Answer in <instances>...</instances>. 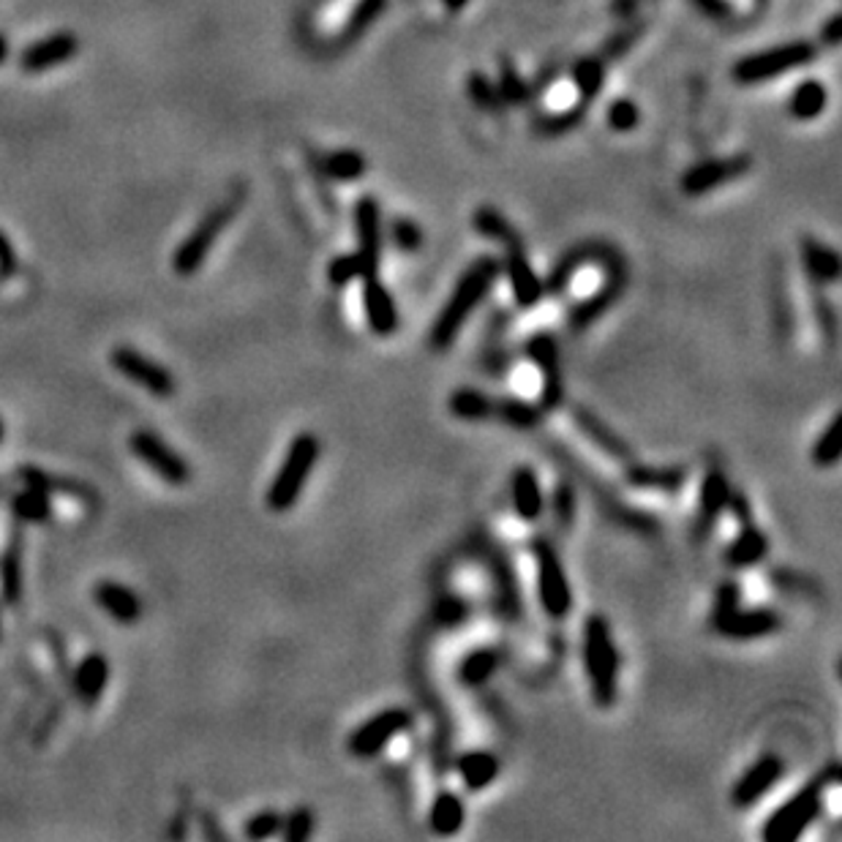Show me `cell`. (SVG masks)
<instances>
[{
  "instance_id": "cell-1",
  "label": "cell",
  "mask_w": 842,
  "mask_h": 842,
  "mask_svg": "<svg viewBox=\"0 0 842 842\" xmlns=\"http://www.w3.org/2000/svg\"><path fill=\"white\" fill-rule=\"evenodd\" d=\"M500 273L502 265L494 256H480V260H474L472 265L461 273V278L452 286L448 303H445L442 311L434 319L431 330H428V347H431L434 352H448L452 343H456V338L463 330V325H467V319L472 317L480 308V303L489 297L491 286L496 284Z\"/></svg>"
},
{
  "instance_id": "cell-2",
  "label": "cell",
  "mask_w": 842,
  "mask_h": 842,
  "mask_svg": "<svg viewBox=\"0 0 842 842\" xmlns=\"http://www.w3.org/2000/svg\"><path fill=\"white\" fill-rule=\"evenodd\" d=\"M840 766L832 764L827 772L807 783L805 788L796 790L790 799L783 801L769 818H766L764 829H761V840L766 842H794L799 840L812 823L818 821L823 810V794L829 786H838Z\"/></svg>"
},
{
  "instance_id": "cell-3",
  "label": "cell",
  "mask_w": 842,
  "mask_h": 842,
  "mask_svg": "<svg viewBox=\"0 0 842 842\" xmlns=\"http://www.w3.org/2000/svg\"><path fill=\"white\" fill-rule=\"evenodd\" d=\"M583 666H587L592 698L600 709L614 707L619 692V652L611 622L592 614L583 624Z\"/></svg>"
},
{
  "instance_id": "cell-4",
  "label": "cell",
  "mask_w": 842,
  "mask_h": 842,
  "mask_svg": "<svg viewBox=\"0 0 842 842\" xmlns=\"http://www.w3.org/2000/svg\"><path fill=\"white\" fill-rule=\"evenodd\" d=\"M319 456H322V445H319V439L311 431H303L292 439L276 478L267 485L265 505L271 513H286V510H292L300 502Z\"/></svg>"
},
{
  "instance_id": "cell-5",
  "label": "cell",
  "mask_w": 842,
  "mask_h": 842,
  "mask_svg": "<svg viewBox=\"0 0 842 842\" xmlns=\"http://www.w3.org/2000/svg\"><path fill=\"white\" fill-rule=\"evenodd\" d=\"M243 203H245V188L234 186L227 199H221L214 210L205 214V219L194 227V232L188 234L181 245H177L175 256H172V267H175L177 276L188 278L205 265L210 249H214L216 240L221 238V232H225L229 221L240 214Z\"/></svg>"
},
{
  "instance_id": "cell-6",
  "label": "cell",
  "mask_w": 842,
  "mask_h": 842,
  "mask_svg": "<svg viewBox=\"0 0 842 842\" xmlns=\"http://www.w3.org/2000/svg\"><path fill=\"white\" fill-rule=\"evenodd\" d=\"M532 557L537 565V594H540V609L546 616L565 619L572 609V589L570 578H567L565 565L551 540H535L532 543Z\"/></svg>"
},
{
  "instance_id": "cell-7",
  "label": "cell",
  "mask_w": 842,
  "mask_h": 842,
  "mask_svg": "<svg viewBox=\"0 0 842 842\" xmlns=\"http://www.w3.org/2000/svg\"><path fill=\"white\" fill-rule=\"evenodd\" d=\"M816 57V44L810 42H788L780 47L764 50V53H755L742 57V61L733 66V77L742 85H758L766 79L777 77V74L794 72V68L807 66Z\"/></svg>"
},
{
  "instance_id": "cell-8",
  "label": "cell",
  "mask_w": 842,
  "mask_h": 842,
  "mask_svg": "<svg viewBox=\"0 0 842 842\" xmlns=\"http://www.w3.org/2000/svg\"><path fill=\"white\" fill-rule=\"evenodd\" d=\"M129 450L134 452L136 461L145 463L147 469H153L158 480H164L167 485H188L194 478V469L186 458L181 456L167 439H162L158 434L147 431V428H140L129 437Z\"/></svg>"
},
{
  "instance_id": "cell-9",
  "label": "cell",
  "mask_w": 842,
  "mask_h": 842,
  "mask_svg": "<svg viewBox=\"0 0 842 842\" xmlns=\"http://www.w3.org/2000/svg\"><path fill=\"white\" fill-rule=\"evenodd\" d=\"M110 363L120 376L134 382L136 387L151 393L153 398H172L177 393L175 374L164 363L153 360L151 354L140 352V349L125 347V343L123 347H114L110 352Z\"/></svg>"
},
{
  "instance_id": "cell-10",
  "label": "cell",
  "mask_w": 842,
  "mask_h": 842,
  "mask_svg": "<svg viewBox=\"0 0 842 842\" xmlns=\"http://www.w3.org/2000/svg\"><path fill=\"white\" fill-rule=\"evenodd\" d=\"M526 358L543 374L540 409L554 412L565 404V380H561V352L559 341L548 330H537L526 341Z\"/></svg>"
},
{
  "instance_id": "cell-11",
  "label": "cell",
  "mask_w": 842,
  "mask_h": 842,
  "mask_svg": "<svg viewBox=\"0 0 842 842\" xmlns=\"http://www.w3.org/2000/svg\"><path fill=\"white\" fill-rule=\"evenodd\" d=\"M412 723H415V720H412V712H406V709L393 707L385 709V712H376L374 718H369L352 731L347 750L354 758H374V755H380L395 736L409 731Z\"/></svg>"
},
{
  "instance_id": "cell-12",
  "label": "cell",
  "mask_w": 842,
  "mask_h": 842,
  "mask_svg": "<svg viewBox=\"0 0 842 842\" xmlns=\"http://www.w3.org/2000/svg\"><path fill=\"white\" fill-rule=\"evenodd\" d=\"M714 633L733 641H755L775 635L783 627V616L772 609H742V603L733 609L714 611L712 614Z\"/></svg>"
},
{
  "instance_id": "cell-13",
  "label": "cell",
  "mask_w": 842,
  "mask_h": 842,
  "mask_svg": "<svg viewBox=\"0 0 842 842\" xmlns=\"http://www.w3.org/2000/svg\"><path fill=\"white\" fill-rule=\"evenodd\" d=\"M354 234H358L360 265H363V278H371L380 273L382 262V219L380 203L374 197H363L354 205Z\"/></svg>"
},
{
  "instance_id": "cell-14",
  "label": "cell",
  "mask_w": 842,
  "mask_h": 842,
  "mask_svg": "<svg viewBox=\"0 0 842 842\" xmlns=\"http://www.w3.org/2000/svg\"><path fill=\"white\" fill-rule=\"evenodd\" d=\"M783 775H786V761L777 755H764L753 766H747V772L731 788V805L736 810H750L783 780Z\"/></svg>"
},
{
  "instance_id": "cell-15",
  "label": "cell",
  "mask_w": 842,
  "mask_h": 842,
  "mask_svg": "<svg viewBox=\"0 0 842 842\" xmlns=\"http://www.w3.org/2000/svg\"><path fill=\"white\" fill-rule=\"evenodd\" d=\"M583 265H603L605 273L624 271L622 256L614 254L611 249H605V245H592V243L578 245V249H572L570 254H565L557 262V267L551 271V276H548L546 284H543L546 286V292H551V295H557V292H565L567 284H570L572 276H576V273L581 271Z\"/></svg>"
},
{
  "instance_id": "cell-16",
  "label": "cell",
  "mask_w": 842,
  "mask_h": 842,
  "mask_svg": "<svg viewBox=\"0 0 842 842\" xmlns=\"http://www.w3.org/2000/svg\"><path fill=\"white\" fill-rule=\"evenodd\" d=\"M750 167H753L750 156H729L714 158V162H703L690 172H685V177H681V192H685L687 197H703V194H709L712 188L747 175Z\"/></svg>"
},
{
  "instance_id": "cell-17",
  "label": "cell",
  "mask_w": 842,
  "mask_h": 842,
  "mask_svg": "<svg viewBox=\"0 0 842 842\" xmlns=\"http://www.w3.org/2000/svg\"><path fill=\"white\" fill-rule=\"evenodd\" d=\"M731 494H733V485L723 469H709V472L703 474L701 491H698V518H696V526H692L696 540H703V537L712 532V526L718 524L720 515H723L725 507H729Z\"/></svg>"
},
{
  "instance_id": "cell-18",
  "label": "cell",
  "mask_w": 842,
  "mask_h": 842,
  "mask_svg": "<svg viewBox=\"0 0 842 842\" xmlns=\"http://www.w3.org/2000/svg\"><path fill=\"white\" fill-rule=\"evenodd\" d=\"M505 276L510 281V289L515 295V306L529 311V308L540 306L543 295H546V286L537 278L535 267L529 265V256H526L524 243L507 245L505 249V265H502Z\"/></svg>"
},
{
  "instance_id": "cell-19",
  "label": "cell",
  "mask_w": 842,
  "mask_h": 842,
  "mask_svg": "<svg viewBox=\"0 0 842 842\" xmlns=\"http://www.w3.org/2000/svg\"><path fill=\"white\" fill-rule=\"evenodd\" d=\"M22 559H25V537H22V524L14 521L3 554H0V600L9 609H17L22 603V592H25V561Z\"/></svg>"
},
{
  "instance_id": "cell-20",
  "label": "cell",
  "mask_w": 842,
  "mask_h": 842,
  "mask_svg": "<svg viewBox=\"0 0 842 842\" xmlns=\"http://www.w3.org/2000/svg\"><path fill=\"white\" fill-rule=\"evenodd\" d=\"M363 308H365V322H369L371 333L387 338L398 330V306L393 300V292L382 284L380 278L371 276L363 278Z\"/></svg>"
},
{
  "instance_id": "cell-21",
  "label": "cell",
  "mask_w": 842,
  "mask_h": 842,
  "mask_svg": "<svg viewBox=\"0 0 842 842\" xmlns=\"http://www.w3.org/2000/svg\"><path fill=\"white\" fill-rule=\"evenodd\" d=\"M510 505L524 524H537L546 510V494H543L540 478L532 467H518L510 474Z\"/></svg>"
},
{
  "instance_id": "cell-22",
  "label": "cell",
  "mask_w": 842,
  "mask_h": 842,
  "mask_svg": "<svg viewBox=\"0 0 842 842\" xmlns=\"http://www.w3.org/2000/svg\"><path fill=\"white\" fill-rule=\"evenodd\" d=\"M94 603L105 611L107 616L114 619L123 627H131L142 619V600L140 594L134 592L125 583L112 581V578H105L94 587Z\"/></svg>"
},
{
  "instance_id": "cell-23",
  "label": "cell",
  "mask_w": 842,
  "mask_h": 842,
  "mask_svg": "<svg viewBox=\"0 0 842 842\" xmlns=\"http://www.w3.org/2000/svg\"><path fill=\"white\" fill-rule=\"evenodd\" d=\"M77 50H79V42H77V36H74V33H68V31L53 33V36L31 44V47L22 53L20 66H22V72H28V74L47 72V68H55V66H61V63L72 61V57L77 55Z\"/></svg>"
},
{
  "instance_id": "cell-24",
  "label": "cell",
  "mask_w": 842,
  "mask_h": 842,
  "mask_svg": "<svg viewBox=\"0 0 842 842\" xmlns=\"http://www.w3.org/2000/svg\"><path fill=\"white\" fill-rule=\"evenodd\" d=\"M605 284L594 292L589 300L578 303L576 308L570 311V328L572 330H587L594 319L603 317L611 306L616 303V297L622 295V289L627 286V271H611L605 273Z\"/></svg>"
},
{
  "instance_id": "cell-25",
  "label": "cell",
  "mask_w": 842,
  "mask_h": 842,
  "mask_svg": "<svg viewBox=\"0 0 842 842\" xmlns=\"http://www.w3.org/2000/svg\"><path fill=\"white\" fill-rule=\"evenodd\" d=\"M572 420H576L578 431H581L583 437L594 445V448L603 450L605 456L614 458V461L619 463L633 461V450H630V445L624 442L616 431H611V428L605 426L594 412L583 409V406H576V409H572Z\"/></svg>"
},
{
  "instance_id": "cell-26",
  "label": "cell",
  "mask_w": 842,
  "mask_h": 842,
  "mask_svg": "<svg viewBox=\"0 0 842 842\" xmlns=\"http://www.w3.org/2000/svg\"><path fill=\"white\" fill-rule=\"evenodd\" d=\"M107 685H110V660H107L101 652H90L74 668V696L85 703V707H94L101 701Z\"/></svg>"
},
{
  "instance_id": "cell-27",
  "label": "cell",
  "mask_w": 842,
  "mask_h": 842,
  "mask_svg": "<svg viewBox=\"0 0 842 842\" xmlns=\"http://www.w3.org/2000/svg\"><path fill=\"white\" fill-rule=\"evenodd\" d=\"M766 554H769V537L761 526H755V521H750V524H742L739 535L725 546L723 557L733 570H744V567L764 561Z\"/></svg>"
},
{
  "instance_id": "cell-28",
  "label": "cell",
  "mask_w": 842,
  "mask_h": 842,
  "mask_svg": "<svg viewBox=\"0 0 842 842\" xmlns=\"http://www.w3.org/2000/svg\"><path fill=\"white\" fill-rule=\"evenodd\" d=\"M458 777L467 790H483L500 777V758L489 750H469L456 761Z\"/></svg>"
},
{
  "instance_id": "cell-29",
  "label": "cell",
  "mask_w": 842,
  "mask_h": 842,
  "mask_svg": "<svg viewBox=\"0 0 842 842\" xmlns=\"http://www.w3.org/2000/svg\"><path fill=\"white\" fill-rule=\"evenodd\" d=\"M801 256H805L807 276L816 281V284L827 286L840 278V256L832 245L821 243L816 238H805L801 240Z\"/></svg>"
},
{
  "instance_id": "cell-30",
  "label": "cell",
  "mask_w": 842,
  "mask_h": 842,
  "mask_svg": "<svg viewBox=\"0 0 842 842\" xmlns=\"http://www.w3.org/2000/svg\"><path fill=\"white\" fill-rule=\"evenodd\" d=\"M463 821H467V810H463L461 796L452 794V790L437 794V799L431 801V812H428V829L437 838H452V834L461 832Z\"/></svg>"
},
{
  "instance_id": "cell-31",
  "label": "cell",
  "mask_w": 842,
  "mask_h": 842,
  "mask_svg": "<svg viewBox=\"0 0 842 842\" xmlns=\"http://www.w3.org/2000/svg\"><path fill=\"white\" fill-rule=\"evenodd\" d=\"M9 507L17 524H50L55 518L53 496L42 489H33V485L11 496Z\"/></svg>"
},
{
  "instance_id": "cell-32",
  "label": "cell",
  "mask_w": 842,
  "mask_h": 842,
  "mask_svg": "<svg viewBox=\"0 0 842 842\" xmlns=\"http://www.w3.org/2000/svg\"><path fill=\"white\" fill-rule=\"evenodd\" d=\"M20 478L25 480L28 485H33V489L47 491L50 496L63 494V496H72V500H79V502H96V491L90 489V485L77 483V480L53 478V474H47L44 469H39V467H22Z\"/></svg>"
},
{
  "instance_id": "cell-33",
  "label": "cell",
  "mask_w": 842,
  "mask_h": 842,
  "mask_svg": "<svg viewBox=\"0 0 842 842\" xmlns=\"http://www.w3.org/2000/svg\"><path fill=\"white\" fill-rule=\"evenodd\" d=\"M687 472L681 467H627V483L633 489H655L676 494L685 485Z\"/></svg>"
},
{
  "instance_id": "cell-34",
  "label": "cell",
  "mask_w": 842,
  "mask_h": 842,
  "mask_svg": "<svg viewBox=\"0 0 842 842\" xmlns=\"http://www.w3.org/2000/svg\"><path fill=\"white\" fill-rule=\"evenodd\" d=\"M448 409L452 417L467 423H483L494 417V398L483 391H472V387H461L448 398Z\"/></svg>"
},
{
  "instance_id": "cell-35",
  "label": "cell",
  "mask_w": 842,
  "mask_h": 842,
  "mask_svg": "<svg viewBox=\"0 0 842 842\" xmlns=\"http://www.w3.org/2000/svg\"><path fill=\"white\" fill-rule=\"evenodd\" d=\"M494 417L518 428V431H532V428L540 426L543 409L540 404H529V401L507 395V398H494Z\"/></svg>"
},
{
  "instance_id": "cell-36",
  "label": "cell",
  "mask_w": 842,
  "mask_h": 842,
  "mask_svg": "<svg viewBox=\"0 0 842 842\" xmlns=\"http://www.w3.org/2000/svg\"><path fill=\"white\" fill-rule=\"evenodd\" d=\"M827 99H829L827 88H823L818 79H807V83L796 85L794 88V94H790V101H788V110L794 118L812 120L827 110Z\"/></svg>"
},
{
  "instance_id": "cell-37",
  "label": "cell",
  "mask_w": 842,
  "mask_h": 842,
  "mask_svg": "<svg viewBox=\"0 0 842 842\" xmlns=\"http://www.w3.org/2000/svg\"><path fill=\"white\" fill-rule=\"evenodd\" d=\"M496 668H500V655L496 649L483 646V649H474L463 657L458 666V679L467 687H483L496 674Z\"/></svg>"
},
{
  "instance_id": "cell-38",
  "label": "cell",
  "mask_w": 842,
  "mask_h": 842,
  "mask_svg": "<svg viewBox=\"0 0 842 842\" xmlns=\"http://www.w3.org/2000/svg\"><path fill=\"white\" fill-rule=\"evenodd\" d=\"M842 415L840 412H834L832 420L827 423V428H823L821 434H818V439L812 442V450H810V458L816 467L821 469H832L838 467L840 456H842Z\"/></svg>"
},
{
  "instance_id": "cell-39",
  "label": "cell",
  "mask_w": 842,
  "mask_h": 842,
  "mask_svg": "<svg viewBox=\"0 0 842 842\" xmlns=\"http://www.w3.org/2000/svg\"><path fill=\"white\" fill-rule=\"evenodd\" d=\"M472 221H474V229H478L485 240H494V243H500L502 249L524 243L521 234L513 229V225H510V221L496 208H480Z\"/></svg>"
},
{
  "instance_id": "cell-40",
  "label": "cell",
  "mask_w": 842,
  "mask_h": 842,
  "mask_svg": "<svg viewBox=\"0 0 842 842\" xmlns=\"http://www.w3.org/2000/svg\"><path fill=\"white\" fill-rule=\"evenodd\" d=\"M319 172L330 181H358L365 172V158L354 151H338L319 158Z\"/></svg>"
},
{
  "instance_id": "cell-41",
  "label": "cell",
  "mask_w": 842,
  "mask_h": 842,
  "mask_svg": "<svg viewBox=\"0 0 842 842\" xmlns=\"http://www.w3.org/2000/svg\"><path fill=\"white\" fill-rule=\"evenodd\" d=\"M572 79H576V88L578 94H581V99L592 101L594 96L603 90L605 61L603 57H583L576 66V72H572Z\"/></svg>"
},
{
  "instance_id": "cell-42",
  "label": "cell",
  "mask_w": 842,
  "mask_h": 842,
  "mask_svg": "<svg viewBox=\"0 0 842 842\" xmlns=\"http://www.w3.org/2000/svg\"><path fill=\"white\" fill-rule=\"evenodd\" d=\"M576 510H578L576 489H572L567 480H561V483L554 485L551 491V515L554 521H557V526H561V529H570L572 521H576Z\"/></svg>"
},
{
  "instance_id": "cell-43",
  "label": "cell",
  "mask_w": 842,
  "mask_h": 842,
  "mask_svg": "<svg viewBox=\"0 0 842 842\" xmlns=\"http://www.w3.org/2000/svg\"><path fill=\"white\" fill-rule=\"evenodd\" d=\"M281 823H284V812L278 810H262V812H254V816L245 821L243 827V838L245 840H254V842H262V840H273L281 834Z\"/></svg>"
},
{
  "instance_id": "cell-44",
  "label": "cell",
  "mask_w": 842,
  "mask_h": 842,
  "mask_svg": "<svg viewBox=\"0 0 842 842\" xmlns=\"http://www.w3.org/2000/svg\"><path fill=\"white\" fill-rule=\"evenodd\" d=\"M496 90H500V99L510 107L524 105L526 96H529V88H526V83L521 79V74L515 72V66L507 61V57H502L500 61V88Z\"/></svg>"
},
{
  "instance_id": "cell-45",
  "label": "cell",
  "mask_w": 842,
  "mask_h": 842,
  "mask_svg": "<svg viewBox=\"0 0 842 842\" xmlns=\"http://www.w3.org/2000/svg\"><path fill=\"white\" fill-rule=\"evenodd\" d=\"M314 834V812L308 807H295L281 823V838L286 842H306Z\"/></svg>"
},
{
  "instance_id": "cell-46",
  "label": "cell",
  "mask_w": 842,
  "mask_h": 842,
  "mask_svg": "<svg viewBox=\"0 0 842 842\" xmlns=\"http://www.w3.org/2000/svg\"><path fill=\"white\" fill-rule=\"evenodd\" d=\"M467 90H469V96H472L474 105H478L483 112L500 110V90H496L494 83H491V79H485L483 74H478V72L469 74Z\"/></svg>"
},
{
  "instance_id": "cell-47",
  "label": "cell",
  "mask_w": 842,
  "mask_h": 842,
  "mask_svg": "<svg viewBox=\"0 0 842 842\" xmlns=\"http://www.w3.org/2000/svg\"><path fill=\"white\" fill-rule=\"evenodd\" d=\"M328 278L333 286H347L352 281H363V265L358 254H341L328 265Z\"/></svg>"
},
{
  "instance_id": "cell-48",
  "label": "cell",
  "mask_w": 842,
  "mask_h": 842,
  "mask_svg": "<svg viewBox=\"0 0 842 842\" xmlns=\"http://www.w3.org/2000/svg\"><path fill=\"white\" fill-rule=\"evenodd\" d=\"M391 238L404 254H415L423 245V229L412 219H395L391 225Z\"/></svg>"
},
{
  "instance_id": "cell-49",
  "label": "cell",
  "mask_w": 842,
  "mask_h": 842,
  "mask_svg": "<svg viewBox=\"0 0 842 842\" xmlns=\"http://www.w3.org/2000/svg\"><path fill=\"white\" fill-rule=\"evenodd\" d=\"M638 120H641L638 107H635L630 99H616L614 105L609 107V125L614 131H619V134L633 131L635 125H638Z\"/></svg>"
},
{
  "instance_id": "cell-50",
  "label": "cell",
  "mask_w": 842,
  "mask_h": 842,
  "mask_svg": "<svg viewBox=\"0 0 842 842\" xmlns=\"http://www.w3.org/2000/svg\"><path fill=\"white\" fill-rule=\"evenodd\" d=\"M812 303H816L818 328L823 330V336L829 338V343H834V338H838V314H834V308L829 306V300L823 295L812 297Z\"/></svg>"
},
{
  "instance_id": "cell-51",
  "label": "cell",
  "mask_w": 842,
  "mask_h": 842,
  "mask_svg": "<svg viewBox=\"0 0 842 842\" xmlns=\"http://www.w3.org/2000/svg\"><path fill=\"white\" fill-rule=\"evenodd\" d=\"M742 603V587L736 581H725L720 583L718 592H714V611L723 609H733V605Z\"/></svg>"
},
{
  "instance_id": "cell-52",
  "label": "cell",
  "mask_w": 842,
  "mask_h": 842,
  "mask_svg": "<svg viewBox=\"0 0 842 842\" xmlns=\"http://www.w3.org/2000/svg\"><path fill=\"white\" fill-rule=\"evenodd\" d=\"M725 513H731L733 518L739 521V526L750 524V521H753V505H750L747 496H744L742 491H736V489H733V494H731V500H729V507H725Z\"/></svg>"
},
{
  "instance_id": "cell-53",
  "label": "cell",
  "mask_w": 842,
  "mask_h": 842,
  "mask_svg": "<svg viewBox=\"0 0 842 842\" xmlns=\"http://www.w3.org/2000/svg\"><path fill=\"white\" fill-rule=\"evenodd\" d=\"M578 118H581V110H570V112H565V114H554V118L543 120L540 129L546 131V134H561V131H567V129H570V125H576Z\"/></svg>"
},
{
  "instance_id": "cell-54",
  "label": "cell",
  "mask_w": 842,
  "mask_h": 842,
  "mask_svg": "<svg viewBox=\"0 0 842 842\" xmlns=\"http://www.w3.org/2000/svg\"><path fill=\"white\" fill-rule=\"evenodd\" d=\"M17 271V254H14V245L9 243V238H6L3 232H0V273H11Z\"/></svg>"
},
{
  "instance_id": "cell-55",
  "label": "cell",
  "mask_w": 842,
  "mask_h": 842,
  "mask_svg": "<svg viewBox=\"0 0 842 842\" xmlns=\"http://www.w3.org/2000/svg\"><path fill=\"white\" fill-rule=\"evenodd\" d=\"M840 28H842V17H840V14H832V17H829L827 28H823V31H821L823 42H827L829 47H838V44H840V36H842Z\"/></svg>"
},
{
  "instance_id": "cell-56",
  "label": "cell",
  "mask_w": 842,
  "mask_h": 842,
  "mask_svg": "<svg viewBox=\"0 0 842 842\" xmlns=\"http://www.w3.org/2000/svg\"><path fill=\"white\" fill-rule=\"evenodd\" d=\"M696 3L712 17H725V11H729V6H725L723 0H696Z\"/></svg>"
},
{
  "instance_id": "cell-57",
  "label": "cell",
  "mask_w": 842,
  "mask_h": 842,
  "mask_svg": "<svg viewBox=\"0 0 842 842\" xmlns=\"http://www.w3.org/2000/svg\"><path fill=\"white\" fill-rule=\"evenodd\" d=\"M442 3H445V6H448V9H450V11H461V9H463V6H467V3H469V0H442Z\"/></svg>"
},
{
  "instance_id": "cell-58",
  "label": "cell",
  "mask_w": 842,
  "mask_h": 842,
  "mask_svg": "<svg viewBox=\"0 0 842 842\" xmlns=\"http://www.w3.org/2000/svg\"><path fill=\"white\" fill-rule=\"evenodd\" d=\"M6 55H9V44H6V39L0 36V63L6 61Z\"/></svg>"
},
{
  "instance_id": "cell-59",
  "label": "cell",
  "mask_w": 842,
  "mask_h": 842,
  "mask_svg": "<svg viewBox=\"0 0 842 842\" xmlns=\"http://www.w3.org/2000/svg\"><path fill=\"white\" fill-rule=\"evenodd\" d=\"M3 439H6V423L3 417H0V445H3Z\"/></svg>"
},
{
  "instance_id": "cell-60",
  "label": "cell",
  "mask_w": 842,
  "mask_h": 842,
  "mask_svg": "<svg viewBox=\"0 0 842 842\" xmlns=\"http://www.w3.org/2000/svg\"><path fill=\"white\" fill-rule=\"evenodd\" d=\"M0 638H3V619H0Z\"/></svg>"
}]
</instances>
